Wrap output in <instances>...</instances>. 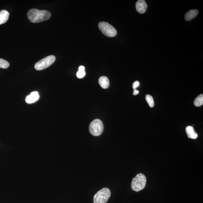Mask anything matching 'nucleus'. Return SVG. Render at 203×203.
Segmentation results:
<instances>
[{"label":"nucleus","instance_id":"nucleus-1","mask_svg":"<svg viewBox=\"0 0 203 203\" xmlns=\"http://www.w3.org/2000/svg\"><path fill=\"white\" fill-rule=\"evenodd\" d=\"M51 15L48 11L32 9L27 13V17L31 22L38 23L46 21L50 18Z\"/></svg>","mask_w":203,"mask_h":203},{"label":"nucleus","instance_id":"nucleus-2","mask_svg":"<svg viewBox=\"0 0 203 203\" xmlns=\"http://www.w3.org/2000/svg\"><path fill=\"white\" fill-rule=\"evenodd\" d=\"M146 183V176L142 173H139L133 178L131 187L134 191H139L145 188Z\"/></svg>","mask_w":203,"mask_h":203},{"label":"nucleus","instance_id":"nucleus-3","mask_svg":"<svg viewBox=\"0 0 203 203\" xmlns=\"http://www.w3.org/2000/svg\"><path fill=\"white\" fill-rule=\"evenodd\" d=\"M111 195L109 188H104L98 191L93 198L94 203H106Z\"/></svg>","mask_w":203,"mask_h":203},{"label":"nucleus","instance_id":"nucleus-4","mask_svg":"<svg viewBox=\"0 0 203 203\" xmlns=\"http://www.w3.org/2000/svg\"><path fill=\"white\" fill-rule=\"evenodd\" d=\"M104 126L100 120L96 119L92 121L89 127V130L92 135L98 136L101 135L104 131Z\"/></svg>","mask_w":203,"mask_h":203},{"label":"nucleus","instance_id":"nucleus-5","mask_svg":"<svg viewBox=\"0 0 203 203\" xmlns=\"http://www.w3.org/2000/svg\"><path fill=\"white\" fill-rule=\"evenodd\" d=\"M99 29L104 35L110 37L115 36L117 34L116 29L108 23L101 22L99 23Z\"/></svg>","mask_w":203,"mask_h":203},{"label":"nucleus","instance_id":"nucleus-6","mask_svg":"<svg viewBox=\"0 0 203 203\" xmlns=\"http://www.w3.org/2000/svg\"><path fill=\"white\" fill-rule=\"evenodd\" d=\"M55 57L49 55L38 61L35 64V68L37 71H42L51 66L55 61Z\"/></svg>","mask_w":203,"mask_h":203},{"label":"nucleus","instance_id":"nucleus-7","mask_svg":"<svg viewBox=\"0 0 203 203\" xmlns=\"http://www.w3.org/2000/svg\"><path fill=\"white\" fill-rule=\"evenodd\" d=\"M147 5L146 2L144 0H139L136 4V8L140 14H143L146 12L147 8Z\"/></svg>","mask_w":203,"mask_h":203},{"label":"nucleus","instance_id":"nucleus-8","mask_svg":"<svg viewBox=\"0 0 203 203\" xmlns=\"http://www.w3.org/2000/svg\"><path fill=\"white\" fill-rule=\"evenodd\" d=\"M40 96L38 92H33L30 94L28 95L26 98V102L28 104H32L38 101L39 99Z\"/></svg>","mask_w":203,"mask_h":203},{"label":"nucleus","instance_id":"nucleus-9","mask_svg":"<svg viewBox=\"0 0 203 203\" xmlns=\"http://www.w3.org/2000/svg\"><path fill=\"white\" fill-rule=\"evenodd\" d=\"M186 132L189 138L195 139L198 137V134L195 131L192 126H187L185 129Z\"/></svg>","mask_w":203,"mask_h":203},{"label":"nucleus","instance_id":"nucleus-10","mask_svg":"<svg viewBox=\"0 0 203 203\" xmlns=\"http://www.w3.org/2000/svg\"><path fill=\"white\" fill-rule=\"evenodd\" d=\"M99 82L103 88L107 89L110 85V82L108 78L106 76H102L99 78Z\"/></svg>","mask_w":203,"mask_h":203},{"label":"nucleus","instance_id":"nucleus-11","mask_svg":"<svg viewBox=\"0 0 203 203\" xmlns=\"http://www.w3.org/2000/svg\"><path fill=\"white\" fill-rule=\"evenodd\" d=\"M9 13L8 11L2 10L0 12V25L5 23L8 20Z\"/></svg>","mask_w":203,"mask_h":203},{"label":"nucleus","instance_id":"nucleus-12","mask_svg":"<svg viewBox=\"0 0 203 203\" xmlns=\"http://www.w3.org/2000/svg\"><path fill=\"white\" fill-rule=\"evenodd\" d=\"M198 11L197 10H192L189 11L185 15V20L187 21L193 19L198 15Z\"/></svg>","mask_w":203,"mask_h":203},{"label":"nucleus","instance_id":"nucleus-13","mask_svg":"<svg viewBox=\"0 0 203 203\" xmlns=\"http://www.w3.org/2000/svg\"><path fill=\"white\" fill-rule=\"evenodd\" d=\"M203 104V95H199L194 101V105L196 107H199Z\"/></svg>","mask_w":203,"mask_h":203},{"label":"nucleus","instance_id":"nucleus-14","mask_svg":"<svg viewBox=\"0 0 203 203\" xmlns=\"http://www.w3.org/2000/svg\"><path fill=\"white\" fill-rule=\"evenodd\" d=\"M146 99L147 102L149 105V107L151 108H152L154 106V99L150 95H147L146 96Z\"/></svg>","mask_w":203,"mask_h":203},{"label":"nucleus","instance_id":"nucleus-15","mask_svg":"<svg viewBox=\"0 0 203 203\" xmlns=\"http://www.w3.org/2000/svg\"><path fill=\"white\" fill-rule=\"evenodd\" d=\"M10 64L7 61L4 59L0 58V68H8Z\"/></svg>","mask_w":203,"mask_h":203},{"label":"nucleus","instance_id":"nucleus-16","mask_svg":"<svg viewBox=\"0 0 203 203\" xmlns=\"http://www.w3.org/2000/svg\"><path fill=\"white\" fill-rule=\"evenodd\" d=\"M85 70L82 71H78L76 73V76L79 78H82L85 76Z\"/></svg>","mask_w":203,"mask_h":203},{"label":"nucleus","instance_id":"nucleus-17","mask_svg":"<svg viewBox=\"0 0 203 203\" xmlns=\"http://www.w3.org/2000/svg\"><path fill=\"white\" fill-rule=\"evenodd\" d=\"M140 85V83L138 81H135L133 84L132 87L134 90L136 89V88L138 87Z\"/></svg>","mask_w":203,"mask_h":203},{"label":"nucleus","instance_id":"nucleus-18","mask_svg":"<svg viewBox=\"0 0 203 203\" xmlns=\"http://www.w3.org/2000/svg\"><path fill=\"white\" fill-rule=\"evenodd\" d=\"M84 70H85V67H84V66L81 65V66L79 67L78 71H84Z\"/></svg>","mask_w":203,"mask_h":203},{"label":"nucleus","instance_id":"nucleus-19","mask_svg":"<svg viewBox=\"0 0 203 203\" xmlns=\"http://www.w3.org/2000/svg\"><path fill=\"white\" fill-rule=\"evenodd\" d=\"M139 92L138 90H136V89H134V90L133 95L135 96V95H138V94H139Z\"/></svg>","mask_w":203,"mask_h":203}]
</instances>
